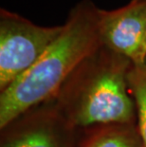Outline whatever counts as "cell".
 I'll return each instance as SVG.
<instances>
[{
  "label": "cell",
  "mask_w": 146,
  "mask_h": 147,
  "mask_svg": "<svg viewBox=\"0 0 146 147\" xmlns=\"http://www.w3.org/2000/svg\"><path fill=\"white\" fill-rule=\"evenodd\" d=\"M145 53H146V28H145Z\"/></svg>",
  "instance_id": "obj_8"
},
{
  "label": "cell",
  "mask_w": 146,
  "mask_h": 147,
  "mask_svg": "<svg viewBox=\"0 0 146 147\" xmlns=\"http://www.w3.org/2000/svg\"><path fill=\"white\" fill-rule=\"evenodd\" d=\"M132 62L101 46L86 57L52 99L79 130L109 123H137L129 88Z\"/></svg>",
  "instance_id": "obj_2"
},
{
  "label": "cell",
  "mask_w": 146,
  "mask_h": 147,
  "mask_svg": "<svg viewBox=\"0 0 146 147\" xmlns=\"http://www.w3.org/2000/svg\"><path fill=\"white\" fill-rule=\"evenodd\" d=\"M0 147H77L80 130L50 100L1 128Z\"/></svg>",
  "instance_id": "obj_4"
},
{
  "label": "cell",
  "mask_w": 146,
  "mask_h": 147,
  "mask_svg": "<svg viewBox=\"0 0 146 147\" xmlns=\"http://www.w3.org/2000/svg\"><path fill=\"white\" fill-rule=\"evenodd\" d=\"M128 84L137 107V126L146 147V62L132 64L128 73Z\"/></svg>",
  "instance_id": "obj_7"
},
{
  "label": "cell",
  "mask_w": 146,
  "mask_h": 147,
  "mask_svg": "<svg viewBox=\"0 0 146 147\" xmlns=\"http://www.w3.org/2000/svg\"><path fill=\"white\" fill-rule=\"evenodd\" d=\"M63 28L39 26L16 12L0 10V92L36 63Z\"/></svg>",
  "instance_id": "obj_3"
},
{
  "label": "cell",
  "mask_w": 146,
  "mask_h": 147,
  "mask_svg": "<svg viewBox=\"0 0 146 147\" xmlns=\"http://www.w3.org/2000/svg\"><path fill=\"white\" fill-rule=\"evenodd\" d=\"M99 11L91 0L77 3L60 35L29 70L0 92V129L53 99L75 68L102 46Z\"/></svg>",
  "instance_id": "obj_1"
},
{
  "label": "cell",
  "mask_w": 146,
  "mask_h": 147,
  "mask_svg": "<svg viewBox=\"0 0 146 147\" xmlns=\"http://www.w3.org/2000/svg\"><path fill=\"white\" fill-rule=\"evenodd\" d=\"M77 147H144L137 123H109L80 130Z\"/></svg>",
  "instance_id": "obj_6"
},
{
  "label": "cell",
  "mask_w": 146,
  "mask_h": 147,
  "mask_svg": "<svg viewBox=\"0 0 146 147\" xmlns=\"http://www.w3.org/2000/svg\"><path fill=\"white\" fill-rule=\"evenodd\" d=\"M145 28L146 0H131L115 10L99 11L102 45L134 65L146 62Z\"/></svg>",
  "instance_id": "obj_5"
}]
</instances>
